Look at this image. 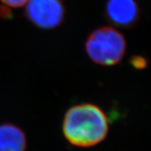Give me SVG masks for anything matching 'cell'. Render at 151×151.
<instances>
[{
    "mask_svg": "<svg viewBox=\"0 0 151 151\" xmlns=\"http://www.w3.org/2000/svg\"><path fill=\"white\" fill-rule=\"evenodd\" d=\"M3 5L11 8H19L25 6L29 0H0Z\"/></svg>",
    "mask_w": 151,
    "mask_h": 151,
    "instance_id": "52a82bcc",
    "label": "cell"
},
{
    "mask_svg": "<svg viewBox=\"0 0 151 151\" xmlns=\"http://www.w3.org/2000/svg\"><path fill=\"white\" fill-rule=\"evenodd\" d=\"M106 15L113 25L130 29L137 23L140 10L135 0H108Z\"/></svg>",
    "mask_w": 151,
    "mask_h": 151,
    "instance_id": "277c9868",
    "label": "cell"
},
{
    "mask_svg": "<svg viewBox=\"0 0 151 151\" xmlns=\"http://www.w3.org/2000/svg\"><path fill=\"white\" fill-rule=\"evenodd\" d=\"M26 137L20 127L12 124H0V151H26Z\"/></svg>",
    "mask_w": 151,
    "mask_h": 151,
    "instance_id": "5b68a950",
    "label": "cell"
},
{
    "mask_svg": "<svg viewBox=\"0 0 151 151\" xmlns=\"http://www.w3.org/2000/svg\"><path fill=\"white\" fill-rule=\"evenodd\" d=\"M90 58L98 65L113 66L124 56L126 42L123 35L109 26L100 27L90 33L85 44Z\"/></svg>",
    "mask_w": 151,
    "mask_h": 151,
    "instance_id": "7a4b0ae2",
    "label": "cell"
},
{
    "mask_svg": "<svg viewBox=\"0 0 151 151\" xmlns=\"http://www.w3.org/2000/svg\"><path fill=\"white\" fill-rule=\"evenodd\" d=\"M109 131L106 114L97 105L81 104L66 111L63 122V133L72 145L90 147L100 144Z\"/></svg>",
    "mask_w": 151,
    "mask_h": 151,
    "instance_id": "6da1fadb",
    "label": "cell"
},
{
    "mask_svg": "<svg viewBox=\"0 0 151 151\" xmlns=\"http://www.w3.org/2000/svg\"><path fill=\"white\" fill-rule=\"evenodd\" d=\"M65 9L61 0H29L25 15L33 25L42 29H53L63 21Z\"/></svg>",
    "mask_w": 151,
    "mask_h": 151,
    "instance_id": "3957f363",
    "label": "cell"
},
{
    "mask_svg": "<svg viewBox=\"0 0 151 151\" xmlns=\"http://www.w3.org/2000/svg\"><path fill=\"white\" fill-rule=\"evenodd\" d=\"M130 63L137 69L144 68L147 65V61L145 58L141 57V56H133L130 60Z\"/></svg>",
    "mask_w": 151,
    "mask_h": 151,
    "instance_id": "8992f818",
    "label": "cell"
}]
</instances>
